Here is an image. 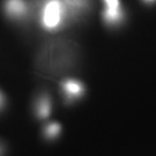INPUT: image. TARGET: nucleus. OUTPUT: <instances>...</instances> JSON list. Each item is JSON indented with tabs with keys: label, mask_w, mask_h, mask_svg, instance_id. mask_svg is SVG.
<instances>
[{
	"label": "nucleus",
	"mask_w": 156,
	"mask_h": 156,
	"mask_svg": "<svg viewBox=\"0 0 156 156\" xmlns=\"http://www.w3.org/2000/svg\"><path fill=\"white\" fill-rule=\"evenodd\" d=\"M106 2V11L104 17L108 22H117L120 19V9H119V1L118 0H104Z\"/></svg>",
	"instance_id": "3"
},
{
	"label": "nucleus",
	"mask_w": 156,
	"mask_h": 156,
	"mask_svg": "<svg viewBox=\"0 0 156 156\" xmlns=\"http://www.w3.org/2000/svg\"><path fill=\"white\" fill-rule=\"evenodd\" d=\"M62 21V4L58 0L49 1L44 8L43 23L46 28L53 29Z\"/></svg>",
	"instance_id": "1"
},
{
	"label": "nucleus",
	"mask_w": 156,
	"mask_h": 156,
	"mask_svg": "<svg viewBox=\"0 0 156 156\" xmlns=\"http://www.w3.org/2000/svg\"><path fill=\"white\" fill-rule=\"evenodd\" d=\"M59 132H60V126L55 123L50 124L48 127L45 128V134L49 138H55V136H57L59 134Z\"/></svg>",
	"instance_id": "6"
},
{
	"label": "nucleus",
	"mask_w": 156,
	"mask_h": 156,
	"mask_svg": "<svg viewBox=\"0 0 156 156\" xmlns=\"http://www.w3.org/2000/svg\"><path fill=\"white\" fill-rule=\"evenodd\" d=\"M62 89L65 91V94L71 98L80 97L84 91L82 83L79 81H75V80H66L62 83Z\"/></svg>",
	"instance_id": "2"
},
{
	"label": "nucleus",
	"mask_w": 156,
	"mask_h": 156,
	"mask_svg": "<svg viewBox=\"0 0 156 156\" xmlns=\"http://www.w3.org/2000/svg\"><path fill=\"white\" fill-rule=\"evenodd\" d=\"M2 104H4V96H2V94L0 93V108L2 106Z\"/></svg>",
	"instance_id": "7"
},
{
	"label": "nucleus",
	"mask_w": 156,
	"mask_h": 156,
	"mask_svg": "<svg viewBox=\"0 0 156 156\" xmlns=\"http://www.w3.org/2000/svg\"><path fill=\"white\" fill-rule=\"evenodd\" d=\"M51 111V103L48 97H42L37 103V113L39 117L45 118L50 115Z\"/></svg>",
	"instance_id": "5"
},
{
	"label": "nucleus",
	"mask_w": 156,
	"mask_h": 156,
	"mask_svg": "<svg viewBox=\"0 0 156 156\" xmlns=\"http://www.w3.org/2000/svg\"><path fill=\"white\" fill-rule=\"evenodd\" d=\"M6 9L13 16H21L26 12V4L22 0H7Z\"/></svg>",
	"instance_id": "4"
}]
</instances>
